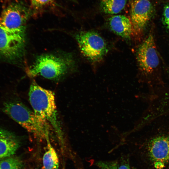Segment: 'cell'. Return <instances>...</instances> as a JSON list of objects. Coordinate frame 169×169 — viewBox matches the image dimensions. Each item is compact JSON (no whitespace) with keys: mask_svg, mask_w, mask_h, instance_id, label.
Listing matches in <instances>:
<instances>
[{"mask_svg":"<svg viewBox=\"0 0 169 169\" xmlns=\"http://www.w3.org/2000/svg\"><path fill=\"white\" fill-rule=\"evenodd\" d=\"M29 100L35 114L53 129L63 142V133L58 119L54 93L33 82L29 92Z\"/></svg>","mask_w":169,"mask_h":169,"instance_id":"cell-1","label":"cell"},{"mask_svg":"<svg viewBox=\"0 0 169 169\" xmlns=\"http://www.w3.org/2000/svg\"><path fill=\"white\" fill-rule=\"evenodd\" d=\"M2 109L37 138L46 141L49 139L50 126L22 103L18 101L6 102Z\"/></svg>","mask_w":169,"mask_h":169,"instance_id":"cell-2","label":"cell"},{"mask_svg":"<svg viewBox=\"0 0 169 169\" xmlns=\"http://www.w3.org/2000/svg\"><path fill=\"white\" fill-rule=\"evenodd\" d=\"M73 64L72 59L69 57L44 54L37 58L27 73L31 77L40 75L49 79L57 80L66 74Z\"/></svg>","mask_w":169,"mask_h":169,"instance_id":"cell-3","label":"cell"},{"mask_svg":"<svg viewBox=\"0 0 169 169\" xmlns=\"http://www.w3.org/2000/svg\"><path fill=\"white\" fill-rule=\"evenodd\" d=\"M158 56L154 37L151 33L140 45L137 53L140 67L149 78V92L154 89L152 76L159 64Z\"/></svg>","mask_w":169,"mask_h":169,"instance_id":"cell-4","label":"cell"},{"mask_svg":"<svg viewBox=\"0 0 169 169\" xmlns=\"http://www.w3.org/2000/svg\"><path fill=\"white\" fill-rule=\"evenodd\" d=\"M31 13L30 10L21 3L9 4L0 16V26L18 33L25 35L27 21Z\"/></svg>","mask_w":169,"mask_h":169,"instance_id":"cell-5","label":"cell"},{"mask_svg":"<svg viewBox=\"0 0 169 169\" xmlns=\"http://www.w3.org/2000/svg\"><path fill=\"white\" fill-rule=\"evenodd\" d=\"M75 38L82 53L92 61L100 60L108 51L105 41L95 32L81 31Z\"/></svg>","mask_w":169,"mask_h":169,"instance_id":"cell-6","label":"cell"},{"mask_svg":"<svg viewBox=\"0 0 169 169\" xmlns=\"http://www.w3.org/2000/svg\"><path fill=\"white\" fill-rule=\"evenodd\" d=\"M25 37L0 26V58L13 60L20 57L24 50Z\"/></svg>","mask_w":169,"mask_h":169,"instance_id":"cell-7","label":"cell"},{"mask_svg":"<svg viewBox=\"0 0 169 169\" xmlns=\"http://www.w3.org/2000/svg\"><path fill=\"white\" fill-rule=\"evenodd\" d=\"M152 12V6L149 0H133L131 5V20L136 33L141 34Z\"/></svg>","mask_w":169,"mask_h":169,"instance_id":"cell-8","label":"cell"},{"mask_svg":"<svg viewBox=\"0 0 169 169\" xmlns=\"http://www.w3.org/2000/svg\"><path fill=\"white\" fill-rule=\"evenodd\" d=\"M19 145L18 140L13 134L0 128V159L14 154Z\"/></svg>","mask_w":169,"mask_h":169,"instance_id":"cell-9","label":"cell"},{"mask_svg":"<svg viewBox=\"0 0 169 169\" xmlns=\"http://www.w3.org/2000/svg\"><path fill=\"white\" fill-rule=\"evenodd\" d=\"M109 24L110 28L114 33L124 38H130L134 32L131 20L124 15L110 17Z\"/></svg>","mask_w":169,"mask_h":169,"instance_id":"cell-10","label":"cell"},{"mask_svg":"<svg viewBox=\"0 0 169 169\" xmlns=\"http://www.w3.org/2000/svg\"><path fill=\"white\" fill-rule=\"evenodd\" d=\"M47 148L43 158L44 169H59V161L58 155L51 144L49 140L47 141Z\"/></svg>","mask_w":169,"mask_h":169,"instance_id":"cell-11","label":"cell"},{"mask_svg":"<svg viewBox=\"0 0 169 169\" xmlns=\"http://www.w3.org/2000/svg\"><path fill=\"white\" fill-rule=\"evenodd\" d=\"M126 2L127 0H101L100 9L106 14H117L124 9Z\"/></svg>","mask_w":169,"mask_h":169,"instance_id":"cell-12","label":"cell"},{"mask_svg":"<svg viewBox=\"0 0 169 169\" xmlns=\"http://www.w3.org/2000/svg\"><path fill=\"white\" fill-rule=\"evenodd\" d=\"M0 169H22V164L18 159L11 157L0 161Z\"/></svg>","mask_w":169,"mask_h":169,"instance_id":"cell-13","label":"cell"},{"mask_svg":"<svg viewBox=\"0 0 169 169\" xmlns=\"http://www.w3.org/2000/svg\"><path fill=\"white\" fill-rule=\"evenodd\" d=\"M100 169H118V161H99L96 163Z\"/></svg>","mask_w":169,"mask_h":169,"instance_id":"cell-14","label":"cell"},{"mask_svg":"<svg viewBox=\"0 0 169 169\" xmlns=\"http://www.w3.org/2000/svg\"><path fill=\"white\" fill-rule=\"evenodd\" d=\"M33 8L38 9L46 6L52 2V0H30Z\"/></svg>","mask_w":169,"mask_h":169,"instance_id":"cell-15","label":"cell"},{"mask_svg":"<svg viewBox=\"0 0 169 169\" xmlns=\"http://www.w3.org/2000/svg\"><path fill=\"white\" fill-rule=\"evenodd\" d=\"M163 15L164 23L169 29V3L164 6Z\"/></svg>","mask_w":169,"mask_h":169,"instance_id":"cell-16","label":"cell"},{"mask_svg":"<svg viewBox=\"0 0 169 169\" xmlns=\"http://www.w3.org/2000/svg\"><path fill=\"white\" fill-rule=\"evenodd\" d=\"M118 169H131L128 159L122 158L118 161Z\"/></svg>","mask_w":169,"mask_h":169,"instance_id":"cell-17","label":"cell"},{"mask_svg":"<svg viewBox=\"0 0 169 169\" xmlns=\"http://www.w3.org/2000/svg\"><path fill=\"white\" fill-rule=\"evenodd\" d=\"M165 99L166 102L169 105V89H168L165 94Z\"/></svg>","mask_w":169,"mask_h":169,"instance_id":"cell-18","label":"cell"}]
</instances>
